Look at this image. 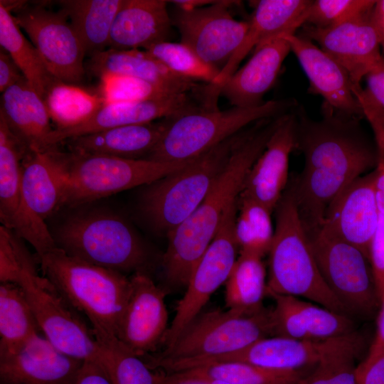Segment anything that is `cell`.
Segmentation results:
<instances>
[{"label": "cell", "mask_w": 384, "mask_h": 384, "mask_svg": "<svg viewBox=\"0 0 384 384\" xmlns=\"http://www.w3.org/2000/svg\"><path fill=\"white\" fill-rule=\"evenodd\" d=\"M297 148L304 154L303 170L290 187L309 237L321 227L333 201L347 186L378 162L377 147L364 134L359 119L325 105L323 117L314 120L299 109Z\"/></svg>", "instance_id": "cell-1"}, {"label": "cell", "mask_w": 384, "mask_h": 384, "mask_svg": "<svg viewBox=\"0 0 384 384\" xmlns=\"http://www.w3.org/2000/svg\"><path fill=\"white\" fill-rule=\"evenodd\" d=\"M281 119L282 116L262 119L246 129L201 203L167 234L168 246L162 258L167 287H186L195 266L215 236L227 210L237 201L250 169Z\"/></svg>", "instance_id": "cell-2"}, {"label": "cell", "mask_w": 384, "mask_h": 384, "mask_svg": "<svg viewBox=\"0 0 384 384\" xmlns=\"http://www.w3.org/2000/svg\"><path fill=\"white\" fill-rule=\"evenodd\" d=\"M269 309H215L198 314L173 343L146 362L164 372L190 370L272 336Z\"/></svg>", "instance_id": "cell-3"}, {"label": "cell", "mask_w": 384, "mask_h": 384, "mask_svg": "<svg viewBox=\"0 0 384 384\" xmlns=\"http://www.w3.org/2000/svg\"><path fill=\"white\" fill-rule=\"evenodd\" d=\"M38 258L44 277L69 304L87 316L92 331L116 336L130 277L69 255L58 247Z\"/></svg>", "instance_id": "cell-4"}, {"label": "cell", "mask_w": 384, "mask_h": 384, "mask_svg": "<svg viewBox=\"0 0 384 384\" xmlns=\"http://www.w3.org/2000/svg\"><path fill=\"white\" fill-rule=\"evenodd\" d=\"M267 291L303 297L335 312L348 311L324 282L291 188L277 205Z\"/></svg>", "instance_id": "cell-5"}, {"label": "cell", "mask_w": 384, "mask_h": 384, "mask_svg": "<svg viewBox=\"0 0 384 384\" xmlns=\"http://www.w3.org/2000/svg\"><path fill=\"white\" fill-rule=\"evenodd\" d=\"M58 247L89 263L127 272H146L151 250L120 215L104 210L76 212L53 235Z\"/></svg>", "instance_id": "cell-6"}, {"label": "cell", "mask_w": 384, "mask_h": 384, "mask_svg": "<svg viewBox=\"0 0 384 384\" xmlns=\"http://www.w3.org/2000/svg\"><path fill=\"white\" fill-rule=\"evenodd\" d=\"M292 99L269 100L251 107L203 110L173 118L146 159L186 162L203 155L252 122L280 116L295 109Z\"/></svg>", "instance_id": "cell-7"}, {"label": "cell", "mask_w": 384, "mask_h": 384, "mask_svg": "<svg viewBox=\"0 0 384 384\" xmlns=\"http://www.w3.org/2000/svg\"><path fill=\"white\" fill-rule=\"evenodd\" d=\"M245 131L225 140L183 168L148 185L141 197L140 208L155 229L168 234L196 210Z\"/></svg>", "instance_id": "cell-8"}, {"label": "cell", "mask_w": 384, "mask_h": 384, "mask_svg": "<svg viewBox=\"0 0 384 384\" xmlns=\"http://www.w3.org/2000/svg\"><path fill=\"white\" fill-rule=\"evenodd\" d=\"M191 161L164 162L65 153L62 207L75 208L136 186L150 185Z\"/></svg>", "instance_id": "cell-9"}, {"label": "cell", "mask_w": 384, "mask_h": 384, "mask_svg": "<svg viewBox=\"0 0 384 384\" xmlns=\"http://www.w3.org/2000/svg\"><path fill=\"white\" fill-rule=\"evenodd\" d=\"M309 239L324 282L348 313L372 316L380 302L368 257L356 246L323 230Z\"/></svg>", "instance_id": "cell-10"}, {"label": "cell", "mask_w": 384, "mask_h": 384, "mask_svg": "<svg viewBox=\"0 0 384 384\" xmlns=\"http://www.w3.org/2000/svg\"><path fill=\"white\" fill-rule=\"evenodd\" d=\"M18 284L27 296L41 331L54 347L74 358L100 363V346L92 330L48 280L38 275L35 265L23 270Z\"/></svg>", "instance_id": "cell-11"}, {"label": "cell", "mask_w": 384, "mask_h": 384, "mask_svg": "<svg viewBox=\"0 0 384 384\" xmlns=\"http://www.w3.org/2000/svg\"><path fill=\"white\" fill-rule=\"evenodd\" d=\"M12 14L54 77L72 85L82 80L86 54L62 10L54 11L43 2L26 1Z\"/></svg>", "instance_id": "cell-12"}, {"label": "cell", "mask_w": 384, "mask_h": 384, "mask_svg": "<svg viewBox=\"0 0 384 384\" xmlns=\"http://www.w3.org/2000/svg\"><path fill=\"white\" fill-rule=\"evenodd\" d=\"M236 215L237 202L227 210L215 236L195 266L164 339V347L174 342L201 314L211 295L226 282L238 256L235 236Z\"/></svg>", "instance_id": "cell-13"}, {"label": "cell", "mask_w": 384, "mask_h": 384, "mask_svg": "<svg viewBox=\"0 0 384 384\" xmlns=\"http://www.w3.org/2000/svg\"><path fill=\"white\" fill-rule=\"evenodd\" d=\"M28 149L0 117V220L35 249L38 257L57 247L45 220L28 206L22 191L21 161Z\"/></svg>", "instance_id": "cell-14"}, {"label": "cell", "mask_w": 384, "mask_h": 384, "mask_svg": "<svg viewBox=\"0 0 384 384\" xmlns=\"http://www.w3.org/2000/svg\"><path fill=\"white\" fill-rule=\"evenodd\" d=\"M233 1L177 8L172 24L180 34L181 42L194 50L204 61L221 70L242 41L248 21L235 18L230 12Z\"/></svg>", "instance_id": "cell-15"}, {"label": "cell", "mask_w": 384, "mask_h": 384, "mask_svg": "<svg viewBox=\"0 0 384 384\" xmlns=\"http://www.w3.org/2000/svg\"><path fill=\"white\" fill-rule=\"evenodd\" d=\"M374 8L334 27L318 28L304 25L302 30L301 36L316 43L338 62L355 85H361V80L383 58L384 37L375 22Z\"/></svg>", "instance_id": "cell-16"}, {"label": "cell", "mask_w": 384, "mask_h": 384, "mask_svg": "<svg viewBox=\"0 0 384 384\" xmlns=\"http://www.w3.org/2000/svg\"><path fill=\"white\" fill-rule=\"evenodd\" d=\"M130 292L116 334L117 338L142 357L163 343L169 327L166 291L145 272L130 277Z\"/></svg>", "instance_id": "cell-17"}, {"label": "cell", "mask_w": 384, "mask_h": 384, "mask_svg": "<svg viewBox=\"0 0 384 384\" xmlns=\"http://www.w3.org/2000/svg\"><path fill=\"white\" fill-rule=\"evenodd\" d=\"M204 110L189 93H178L133 102L103 104L86 121L70 127L54 129L48 146L55 147L71 138L122 126L155 122Z\"/></svg>", "instance_id": "cell-18"}, {"label": "cell", "mask_w": 384, "mask_h": 384, "mask_svg": "<svg viewBox=\"0 0 384 384\" xmlns=\"http://www.w3.org/2000/svg\"><path fill=\"white\" fill-rule=\"evenodd\" d=\"M375 175V169L347 186L329 206L319 230L356 246L368 259L380 218Z\"/></svg>", "instance_id": "cell-19"}, {"label": "cell", "mask_w": 384, "mask_h": 384, "mask_svg": "<svg viewBox=\"0 0 384 384\" xmlns=\"http://www.w3.org/2000/svg\"><path fill=\"white\" fill-rule=\"evenodd\" d=\"M313 1L261 0L256 3L245 37L212 84L208 85L209 96L217 101L220 90L238 69L242 60L262 44L284 34H295L304 26Z\"/></svg>", "instance_id": "cell-20"}, {"label": "cell", "mask_w": 384, "mask_h": 384, "mask_svg": "<svg viewBox=\"0 0 384 384\" xmlns=\"http://www.w3.org/2000/svg\"><path fill=\"white\" fill-rule=\"evenodd\" d=\"M294 111L282 116L263 152L250 169L240 192L272 212L287 187L289 156L297 148V120Z\"/></svg>", "instance_id": "cell-21"}, {"label": "cell", "mask_w": 384, "mask_h": 384, "mask_svg": "<svg viewBox=\"0 0 384 384\" xmlns=\"http://www.w3.org/2000/svg\"><path fill=\"white\" fill-rule=\"evenodd\" d=\"M83 362L38 334L17 351L0 355L1 384H73Z\"/></svg>", "instance_id": "cell-22"}, {"label": "cell", "mask_w": 384, "mask_h": 384, "mask_svg": "<svg viewBox=\"0 0 384 384\" xmlns=\"http://www.w3.org/2000/svg\"><path fill=\"white\" fill-rule=\"evenodd\" d=\"M355 333L322 341L266 337L235 353L203 362L195 368L214 363L240 362L274 370H301L304 367L315 366L326 355L346 343Z\"/></svg>", "instance_id": "cell-23"}, {"label": "cell", "mask_w": 384, "mask_h": 384, "mask_svg": "<svg viewBox=\"0 0 384 384\" xmlns=\"http://www.w3.org/2000/svg\"><path fill=\"white\" fill-rule=\"evenodd\" d=\"M283 36L306 75L311 92L320 95L325 105L338 113L358 119L364 117L353 92L355 85L338 62L304 37L296 34Z\"/></svg>", "instance_id": "cell-24"}, {"label": "cell", "mask_w": 384, "mask_h": 384, "mask_svg": "<svg viewBox=\"0 0 384 384\" xmlns=\"http://www.w3.org/2000/svg\"><path fill=\"white\" fill-rule=\"evenodd\" d=\"M290 51L289 43L283 36L258 46L247 63L223 84L220 95L233 107H251L262 104L263 96L275 83Z\"/></svg>", "instance_id": "cell-25"}, {"label": "cell", "mask_w": 384, "mask_h": 384, "mask_svg": "<svg viewBox=\"0 0 384 384\" xmlns=\"http://www.w3.org/2000/svg\"><path fill=\"white\" fill-rule=\"evenodd\" d=\"M164 0H124L114 20L108 48L132 50L167 41L172 19Z\"/></svg>", "instance_id": "cell-26"}, {"label": "cell", "mask_w": 384, "mask_h": 384, "mask_svg": "<svg viewBox=\"0 0 384 384\" xmlns=\"http://www.w3.org/2000/svg\"><path fill=\"white\" fill-rule=\"evenodd\" d=\"M171 119L114 127L65 142L74 154L146 159L161 139Z\"/></svg>", "instance_id": "cell-27"}, {"label": "cell", "mask_w": 384, "mask_h": 384, "mask_svg": "<svg viewBox=\"0 0 384 384\" xmlns=\"http://www.w3.org/2000/svg\"><path fill=\"white\" fill-rule=\"evenodd\" d=\"M64 180L65 153L57 146L28 151L23 158V193L31 209L43 220L62 207Z\"/></svg>", "instance_id": "cell-28"}, {"label": "cell", "mask_w": 384, "mask_h": 384, "mask_svg": "<svg viewBox=\"0 0 384 384\" xmlns=\"http://www.w3.org/2000/svg\"><path fill=\"white\" fill-rule=\"evenodd\" d=\"M87 67L100 79L108 75L128 76L175 93L201 89L195 81L172 73L144 50L107 48L91 55Z\"/></svg>", "instance_id": "cell-29"}, {"label": "cell", "mask_w": 384, "mask_h": 384, "mask_svg": "<svg viewBox=\"0 0 384 384\" xmlns=\"http://www.w3.org/2000/svg\"><path fill=\"white\" fill-rule=\"evenodd\" d=\"M0 117L29 151L50 149L48 140L54 130L50 117L26 78L1 93Z\"/></svg>", "instance_id": "cell-30"}, {"label": "cell", "mask_w": 384, "mask_h": 384, "mask_svg": "<svg viewBox=\"0 0 384 384\" xmlns=\"http://www.w3.org/2000/svg\"><path fill=\"white\" fill-rule=\"evenodd\" d=\"M124 0L58 1L77 33L86 55L108 48L112 26Z\"/></svg>", "instance_id": "cell-31"}, {"label": "cell", "mask_w": 384, "mask_h": 384, "mask_svg": "<svg viewBox=\"0 0 384 384\" xmlns=\"http://www.w3.org/2000/svg\"><path fill=\"white\" fill-rule=\"evenodd\" d=\"M41 330L21 285L0 284V355L14 353Z\"/></svg>", "instance_id": "cell-32"}, {"label": "cell", "mask_w": 384, "mask_h": 384, "mask_svg": "<svg viewBox=\"0 0 384 384\" xmlns=\"http://www.w3.org/2000/svg\"><path fill=\"white\" fill-rule=\"evenodd\" d=\"M0 45L43 100L47 90L58 78L50 73L35 46L17 24L12 13L1 4Z\"/></svg>", "instance_id": "cell-33"}, {"label": "cell", "mask_w": 384, "mask_h": 384, "mask_svg": "<svg viewBox=\"0 0 384 384\" xmlns=\"http://www.w3.org/2000/svg\"><path fill=\"white\" fill-rule=\"evenodd\" d=\"M263 256L248 251L239 255L225 282L227 309L257 311L263 308L267 281Z\"/></svg>", "instance_id": "cell-34"}, {"label": "cell", "mask_w": 384, "mask_h": 384, "mask_svg": "<svg viewBox=\"0 0 384 384\" xmlns=\"http://www.w3.org/2000/svg\"><path fill=\"white\" fill-rule=\"evenodd\" d=\"M43 100L55 129L78 125L89 119L104 104L100 94L57 79Z\"/></svg>", "instance_id": "cell-35"}, {"label": "cell", "mask_w": 384, "mask_h": 384, "mask_svg": "<svg viewBox=\"0 0 384 384\" xmlns=\"http://www.w3.org/2000/svg\"><path fill=\"white\" fill-rule=\"evenodd\" d=\"M92 332L100 346V364L113 384H158L157 373L116 336Z\"/></svg>", "instance_id": "cell-36"}, {"label": "cell", "mask_w": 384, "mask_h": 384, "mask_svg": "<svg viewBox=\"0 0 384 384\" xmlns=\"http://www.w3.org/2000/svg\"><path fill=\"white\" fill-rule=\"evenodd\" d=\"M272 211L257 201L240 193L237 200L235 236L239 251L262 256L268 253L274 228Z\"/></svg>", "instance_id": "cell-37"}, {"label": "cell", "mask_w": 384, "mask_h": 384, "mask_svg": "<svg viewBox=\"0 0 384 384\" xmlns=\"http://www.w3.org/2000/svg\"><path fill=\"white\" fill-rule=\"evenodd\" d=\"M363 346L362 336L356 333L343 346L323 358L313 371L296 384H358L355 360Z\"/></svg>", "instance_id": "cell-38"}, {"label": "cell", "mask_w": 384, "mask_h": 384, "mask_svg": "<svg viewBox=\"0 0 384 384\" xmlns=\"http://www.w3.org/2000/svg\"><path fill=\"white\" fill-rule=\"evenodd\" d=\"M190 370L233 384H296L304 375L302 370H274L240 362L214 363Z\"/></svg>", "instance_id": "cell-39"}, {"label": "cell", "mask_w": 384, "mask_h": 384, "mask_svg": "<svg viewBox=\"0 0 384 384\" xmlns=\"http://www.w3.org/2000/svg\"><path fill=\"white\" fill-rule=\"evenodd\" d=\"M144 50L172 73L193 81L201 80L210 85L220 72L181 42L164 41Z\"/></svg>", "instance_id": "cell-40"}, {"label": "cell", "mask_w": 384, "mask_h": 384, "mask_svg": "<svg viewBox=\"0 0 384 384\" xmlns=\"http://www.w3.org/2000/svg\"><path fill=\"white\" fill-rule=\"evenodd\" d=\"M298 306L310 340L331 339L354 332L353 323L346 314L335 312L299 298Z\"/></svg>", "instance_id": "cell-41"}, {"label": "cell", "mask_w": 384, "mask_h": 384, "mask_svg": "<svg viewBox=\"0 0 384 384\" xmlns=\"http://www.w3.org/2000/svg\"><path fill=\"white\" fill-rule=\"evenodd\" d=\"M100 80V95L104 104L139 102L178 94L128 76L108 75Z\"/></svg>", "instance_id": "cell-42"}, {"label": "cell", "mask_w": 384, "mask_h": 384, "mask_svg": "<svg viewBox=\"0 0 384 384\" xmlns=\"http://www.w3.org/2000/svg\"><path fill=\"white\" fill-rule=\"evenodd\" d=\"M377 1L316 0L310 7L307 25L318 28L336 26L372 10Z\"/></svg>", "instance_id": "cell-43"}, {"label": "cell", "mask_w": 384, "mask_h": 384, "mask_svg": "<svg viewBox=\"0 0 384 384\" xmlns=\"http://www.w3.org/2000/svg\"><path fill=\"white\" fill-rule=\"evenodd\" d=\"M274 302L270 309L272 336L310 340L298 306V297L267 291Z\"/></svg>", "instance_id": "cell-44"}, {"label": "cell", "mask_w": 384, "mask_h": 384, "mask_svg": "<svg viewBox=\"0 0 384 384\" xmlns=\"http://www.w3.org/2000/svg\"><path fill=\"white\" fill-rule=\"evenodd\" d=\"M12 230L0 226V282L18 284L23 270L35 265L22 242Z\"/></svg>", "instance_id": "cell-45"}, {"label": "cell", "mask_w": 384, "mask_h": 384, "mask_svg": "<svg viewBox=\"0 0 384 384\" xmlns=\"http://www.w3.org/2000/svg\"><path fill=\"white\" fill-rule=\"evenodd\" d=\"M353 92L363 113L373 129L378 150V162L384 161V108L363 90L361 85H355Z\"/></svg>", "instance_id": "cell-46"}, {"label": "cell", "mask_w": 384, "mask_h": 384, "mask_svg": "<svg viewBox=\"0 0 384 384\" xmlns=\"http://www.w3.org/2000/svg\"><path fill=\"white\" fill-rule=\"evenodd\" d=\"M369 260L381 304L384 301V215L382 214L370 242Z\"/></svg>", "instance_id": "cell-47"}, {"label": "cell", "mask_w": 384, "mask_h": 384, "mask_svg": "<svg viewBox=\"0 0 384 384\" xmlns=\"http://www.w3.org/2000/svg\"><path fill=\"white\" fill-rule=\"evenodd\" d=\"M25 78L23 74L4 49L0 50V92H4L9 87Z\"/></svg>", "instance_id": "cell-48"}, {"label": "cell", "mask_w": 384, "mask_h": 384, "mask_svg": "<svg viewBox=\"0 0 384 384\" xmlns=\"http://www.w3.org/2000/svg\"><path fill=\"white\" fill-rule=\"evenodd\" d=\"M73 384H113L104 367L99 363L84 361Z\"/></svg>", "instance_id": "cell-49"}, {"label": "cell", "mask_w": 384, "mask_h": 384, "mask_svg": "<svg viewBox=\"0 0 384 384\" xmlns=\"http://www.w3.org/2000/svg\"><path fill=\"white\" fill-rule=\"evenodd\" d=\"M156 373L158 384H211L207 377L191 370Z\"/></svg>", "instance_id": "cell-50"}, {"label": "cell", "mask_w": 384, "mask_h": 384, "mask_svg": "<svg viewBox=\"0 0 384 384\" xmlns=\"http://www.w3.org/2000/svg\"><path fill=\"white\" fill-rule=\"evenodd\" d=\"M366 90L384 108V60H382L367 74Z\"/></svg>", "instance_id": "cell-51"}, {"label": "cell", "mask_w": 384, "mask_h": 384, "mask_svg": "<svg viewBox=\"0 0 384 384\" xmlns=\"http://www.w3.org/2000/svg\"><path fill=\"white\" fill-rule=\"evenodd\" d=\"M358 384H384V353L364 367L357 366Z\"/></svg>", "instance_id": "cell-52"}, {"label": "cell", "mask_w": 384, "mask_h": 384, "mask_svg": "<svg viewBox=\"0 0 384 384\" xmlns=\"http://www.w3.org/2000/svg\"><path fill=\"white\" fill-rule=\"evenodd\" d=\"M384 353V301L381 303L377 317L376 331L374 339L368 350L366 358L358 365L364 367L370 364Z\"/></svg>", "instance_id": "cell-53"}, {"label": "cell", "mask_w": 384, "mask_h": 384, "mask_svg": "<svg viewBox=\"0 0 384 384\" xmlns=\"http://www.w3.org/2000/svg\"><path fill=\"white\" fill-rule=\"evenodd\" d=\"M375 22L384 37V0L377 1L374 8Z\"/></svg>", "instance_id": "cell-54"}, {"label": "cell", "mask_w": 384, "mask_h": 384, "mask_svg": "<svg viewBox=\"0 0 384 384\" xmlns=\"http://www.w3.org/2000/svg\"><path fill=\"white\" fill-rule=\"evenodd\" d=\"M207 378L209 379L211 384H233V383H228V382H226V381H224V380L213 379V378H210L208 377H207Z\"/></svg>", "instance_id": "cell-55"}, {"label": "cell", "mask_w": 384, "mask_h": 384, "mask_svg": "<svg viewBox=\"0 0 384 384\" xmlns=\"http://www.w3.org/2000/svg\"><path fill=\"white\" fill-rule=\"evenodd\" d=\"M381 54H382V57L384 60V40L383 41L382 43H381Z\"/></svg>", "instance_id": "cell-56"}]
</instances>
